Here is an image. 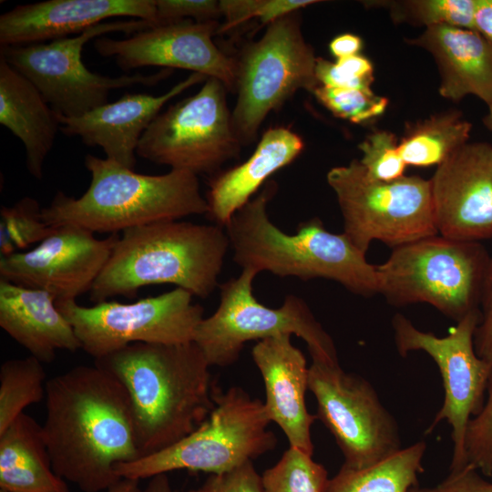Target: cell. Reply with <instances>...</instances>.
<instances>
[{"mask_svg":"<svg viewBox=\"0 0 492 492\" xmlns=\"http://www.w3.org/2000/svg\"><path fill=\"white\" fill-rule=\"evenodd\" d=\"M43 436L53 469L82 492L107 491L115 466L139 457L129 398L97 365H78L47 380Z\"/></svg>","mask_w":492,"mask_h":492,"instance_id":"cell-1","label":"cell"},{"mask_svg":"<svg viewBox=\"0 0 492 492\" xmlns=\"http://www.w3.org/2000/svg\"><path fill=\"white\" fill-rule=\"evenodd\" d=\"M95 364L115 375L128 393L139 457L192 433L214 407L217 386L195 342L136 343Z\"/></svg>","mask_w":492,"mask_h":492,"instance_id":"cell-2","label":"cell"},{"mask_svg":"<svg viewBox=\"0 0 492 492\" xmlns=\"http://www.w3.org/2000/svg\"><path fill=\"white\" fill-rule=\"evenodd\" d=\"M277 190L274 180L267 181L224 227L233 261L258 273L304 282L323 278L358 295L378 293L376 265L343 232L329 231L315 217L301 222L295 234H287L270 220L267 207Z\"/></svg>","mask_w":492,"mask_h":492,"instance_id":"cell-3","label":"cell"},{"mask_svg":"<svg viewBox=\"0 0 492 492\" xmlns=\"http://www.w3.org/2000/svg\"><path fill=\"white\" fill-rule=\"evenodd\" d=\"M230 247L217 224L166 220L122 231L89 299L95 304L114 296L132 298L144 286L175 284L193 296L209 297L218 286Z\"/></svg>","mask_w":492,"mask_h":492,"instance_id":"cell-4","label":"cell"},{"mask_svg":"<svg viewBox=\"0 0 492 492\" xmlns=\"http://www.w3.org/2000/svg\"><path fill=\"white\" fill-rule=\"evenodd\" d=\"M84 165L90 173L87 190L79 198L57 192L42 209L49 227L77 226L92 232L118 233L153 222L179 220L206 214L198 176L170 169L163 175L140 174L91 154Z\"/></svg>","mask_w":492,"mask_h":492,"instance_id":"cell-5","label":"cell"},{"mask_svg":"<svg viewBox=\"0 0 492 492\" xmlns=\"http://www.w3.org/2000/svg\"><path fill=\"white\" fill-rule=\"evenodd\" d=\"M490 260L480 241L422 238L394 248L376 265L378 293L395 306L431 304L458 322L479 309Z\"/></svg>","mask_w":492,"mask_h":492,"instance_id":"cell-6","label":"cell"},{"mask_svg":"<svg viewBox=\"0 0 492 492\" xmlns=\"http://www.w3.org/2000/svg\"><path fill=\"white\" fill-rule=\"evenodd\" d=\"M215 405L192 433L157 453L115 466L121 478L141 480L179 469L221 474L276 447L264 403L238 386L214 393Z\"/></svg>","mask_w":492,"mask_h":492,"instance_id":"cell-7","label":"cell"},{"mask_svg":"<svg viewBox=\"0 0 492 492\" xmlns=\"http://www.w3.org/2000/svg\"><path fill=\"white\" fill-rule=\"evenodd\" d=\"M251 269L220 285V304L197 327L194 341L210 366L235 363L244 344L282 333L294 334L307 344L312 360L338 363L332 337L301 297L289 294L278 308L258 302Z\"/></svg>","mask_w":492,"mask_h":492,"instance_id":"cell-8","label":"cell"},{"mask_svg":"<svg viewBox=\"0 0 492 492\" xmlns=\"http://www.w3.org/2000/svg\"><path fill=\"white\" fill-rule=\"evenodd\" d=\"M130 18L103 22L82 33L46 43L0 47V57L29 79L59 116L77 118L108 103L111 90L136 85L153 86L169 69L152 75L110 77L90 71L82 60L84 46L111 32L135 34L154 26Z\"/></svg>","mask_w":492,"mask_h":492,"instance_id":"cell-9","label":"cell"},{"mask_svg":"<svg viewBox=\"0 0 492 492\" xmlns=\"http://www.w3.org/2000/svg\"><path fill=\"white\" fill-rule=\"evenodd\" d=\"M326 180L343 220V233L364 253L374 241L396 248L438 234L431 180L370 178L359 159L332 168Z\"/></svg>","mask_w":492,"mask_h":492,"instance_id":"cell-10","label":"cell"},{"mask_svg":"<svg viewBox=\"0 0 492 492\" xmlns=\"http://www.w3.org/2000/svg\"><path fill=\"white\" fill-rule=\"evenodd\" d=\"M316 58L302 32L300 11L271 23L260 39L242 47L235 57L237 98L231 110L241 145L254 142L265 118L298 89L313 93L320 86Z\"/></svg>","mask_w":492,"mask_h":492,"instance_id":"cell-11","label":"cell"},{"mask_svg":"<svg viewBox=\"0 0 492 492\" xmlns=\"http://www.w3.org/2000/svg\"><path fill=\"white\" fill-rule=\"evenodd\" d=\"M227 88L208 77L200 89L159 113L141 137L137 155L158 165L210 174L240 156Z\"/></svg>","mask_w":492,"mask_h":492,"instance_id":"cell-12","label":"cell"},{"mask_svg":"<svg viewBox=\"0 0 492 492\" xmlns=\"http://www.w3.org/2000/svg\"><path fill=\"white\" fill-rule=\"evenodd\" d=\"M181 288L132 303L102 302L91 307L56 301L81 349L95 360L136 343L179 344L194 341L204 310Z\"/></svg>","mask_w":492,"mask_h":492,"instance_id":"cell-13","label":"cell"},{"mask_svg":"<svg viewBox=\"0 0 492 492\" xmlns=\"http://www.w3.org/2000/svg\"><path fill=\"white\" fill-rule=\"evenodd\" d=\"M480 316L479 309L469 313L444 337L417 329L403 314L396 313L392 319L398 353L405 356L410 352L423 351L438 366L445 397L426 433L442 420L450 425L453 442L450 471L467 465L465 446L467 425L484 405V395L492 374V365L475 350L474 335Z\"/></svg>","mask_w":492,"mask_h":492,"instance_id":"cell-14","label":"cell"},{"mask_svg":"<svg viewBox=\"0 0 492 492\" xmlns=\"http://www.w3.org/2000/svg\"><path fill=\"white\" fill-rule=\"evenodd\" d=\"M308 389L316 399L317 418L343 455V466L365 468L403 448L394 416L364 378L346 373L339 363L313 360Z\"/></svg>","mask_w":492,"mask_h":492,"instance_id":"cell-15","label":"cell"},{"mask_svg":"<svg viewBox=\"0 0 492 492\" xmlns=\"http://www.w3.org/2000/svg\"><path fill=\"white\" fill-rule=\"evenodd\" d=\"M118 237L97 239L77 226L56 227L31 251L2 256L1 279L47 292L56 301L76 300L90 291Z\"/></svg>","mask_w":492,"mask_h":492,"instance_id":"cell-16","label":"cell"},{"mask_svg":"<svg viewBox=\"0 0 492 492\" xmlns=\"http://www.w3.org/2000/svg\"><path fill=\"white\" fill-rule=\"evenodd\" d=\"M220 24L217 20L179 22L154 26L124 39L97 37L96 51L114 57L125 71L143 67L190 70L220 80L234 92L236 60L213 41Z\"/></svg>","mask_w":492,"mask_h":492,"instance_id":"cell-17","label":"cell"},{"mask_svg":"<svg viewBox=\"0 0 492 492\" xmlns=\"http://www.w3.org/2000/svg\"><path fill=\"white\" fill-rule=\"evenodd\" d=\"M430 180L438 234L468 241L492 238V145L467 142Z\"/></svg>","mask_w":492,"mask_h":492,"instance_id":"cell-18","label":"cell"},{"mask_svg":"<svg viewBox=\"0 0 492 492\" xmlns=\"http://www.w3.org/2000/svg\"><path fill=\"white\" fill-rule=\"evenodd\" d=\"M157 26L155 0H47L18 5L0 15L1 46L46 43L77 36L112 17Z\"/></svg>","mask_w":492,"mask_h":492,"instance_id":"cell-19","label":"cell"},{"mask_svg":"<svg viewBox=\"0 0 492 492\" xmlns=\"http://www.w3.org/2000/svg\"><path fill=\"white\" fill-rule=\"evenodd\" d=\"M207 77L192 73L160 96L125 94L77 118L58 116L60 131L78 137L87 146L100 147L109 159L134 169L137 149L144 132L164 105L190 87L204 83Z\"/></svg>","mask_w":492,"mask_h":492,"instance_id":"cell-20","label":"cell"},{"mask_svg":"<svg viewBox=\"0 0 492 492\" xmlns=\"http://www.w3.org/2000/svg\"><path fill=\"white\" fill-rule=\"evenodd\" d=\"M292 334L282 333L258 341L251 357L264 383V406L271 422L285 434L290 446L313 456L311 428L317 418L305 404L309 367Z\"/></svg>","mask_w":492,"mask_h":492,"instance_id":"cell-21","label":"cell"},{"mask_svg":"<svg viewBox=\"0 0 492 492\" xmlns=\"http://www.w3.org/2000/svg\"><path fill=\"white\" fill-rule=\"evenodd\" d=\"M406 42L434 57L443 97L459 101L473 95L492 105V44L477 31L437 25Z\"/></svg>","mask_w":492,"mask_h":492,"instance_id":"cell-22","label":"cell"},{"mask_svg":"<svg viewBox=\"0 0 492 492\" xmlns=\"http://www.w3.org/2000/svg\"><path fill=\"white\" fill-rule=\"evenodd\" d=\"M303 149L302 138L290 128H268L248 159L210 177L205 197L207 217L213 224L224 228L231 217L265 185L267 179L291 164Z\"/></svg>","mask_w":492,"mask_h":492,"instance_id":"cell-23","label":"cell"},{"mask_svg":"<svg viewBox=\"0 0 492 492\" xmlns=\"http://www.w3.org/2000/svg\"><path fill=\"white\" fill-rule=\"evenodd\" d=\"M0 327L30 355L51 363L57 351L76 352L81 344L47 292L0 280Z\"/></svg>","mask_w":492,"mask_h":492,"instance_id":"cell-24","label":"cell"},{"mask_svg":"<svg viewBox=\"0 0 492 492\" xmlns=\"http://www.w3.org/2000/svg\"><path fill=\"white\" fill-rule=\"evenodd\" d=\"M0 123L21 140L29 173L42 179L44 161L60 130L58 116L37 87L2 57Z\"/></svg>","mask_w":492,"mask_h":492,"instance_id":"cell-25","label":"cell"},{"mask_svg":"<svg viewBox=\"0 0 492 492\" xmlns=\"http://www.w3.org/2000/svg\"><path fill=\"white\" fill-rule=\"evenodd\" d=\"M0 490L70 492L53 469L42 425L26 413L0 434Z\"/></svg>","mask_w":492,"mask_h":492,"instance_id":"cell-26","label":"cell"},{"mask_svg":"<svg viewBox=\"0 0 492 492\" xmlns=\"http://www.w3.org/2000/svg\"><path fill=\"white\" fill-rule=\"evenodd\" d=\"M472 125L456 110L409 124L398 143L406 166H439L467 143Z\"/></svg>","mask_w":492,"mask_h":492,"instance_id":"cell-27","label":"cell"},{"mask_svg":"<svg viewBox=\"0 0 492 492\" xmlns=\"http://www.w3.org/2000/svg\"><path fill=\"white\" fill-rule=\"evenodd\" d=\"M425 448V443L419 441L365 468L343 465L330 478L327 492H409L424 471Z\"/></svg>","mask_w":492,"mask_h":492,"instance_id":"cell-28","label":"cell"},{"mask_svg":"<svg viewBox=\"0 0 492 492\" xmlns=\"http://www.w3.org/2000/svg\"><path fill=\"white\" fill-rule=\"evenodd\" d=\"M43 363L30 355L10 359L0 367V434L32 404L46 397V378Z\"/></svg>","mask_w":492,"mask_h":492,"instance_id":"cell-29","label":"cell"},{"mask_svg":"<svg viewBox=\"0 0 492 492\" xmlns=\"http://www.w3.org/2000/svg\"><path fill=\"white\" fill-rule=\"evenodd\" d=\"M264 492H327L330 478L313 456L290 446L261 475Z\"/></svg>","mask_w":492,"mask_h":492,"instance_id":"cell-30","label":"cell"},{"mask_svg":"<svg viewBox=\"0 0 492 492\" xmlns=\"http://www.w3.org/2000/svg\"><path fill=\"white\" fill-rule=\"evenodd\" d=\"M395 23L425 28L447 25L475 31L476 0H404L382 2Z\"/></svg>","mask_w":492,"mask_h":492,"instance_id":"cell-31","label":"cell"},{"mask_svg":"<svg viewBox=\"0 0 492 492\" xmlns=\"http://www.w3.org/2000/svg\"><path fill=\"white\" fill-rule=\"evenodd\" d=\"M42 209L38 201L30 197L19 200L13 206L1 207V257L41 242L55 231V228L45 223Z\"/></svg>","mask_w":492,"mask_h":492,"instance_id":"cell-32","label":"cell"},{"mask_svg":"<svg viewBox=\"0 0 492 492\" xmlns=\"http://www.w3.org/2000/svg\"><path fill=\"white\" fill-rule=\"evenodd\" d=\"M313 94L334 116L354 124L380 117L388 106L386 97L359 89L318 86Z\"/></svg>","mask_w":492,"mask_h":492,"instance_id":"cell-33","label":"cell"},{"mask_svg":"<svg viewBox=\"0 0 492 492\" xmlns=\"http://www.w3.org/2000/svg\"><path fill=\"white\" fill-rule=\"evenodd\" d=\"M317 0H221V16L218 34L227 32L251 19L257 18L262 25H270L291 13L317 4Z\"/></svg>","mask_w":492,"mask_h":492,"instance_id":"cell-34","label":"cell"},{"mask_svg":"<svg viewBox=\"0 0 492 492\" xmlns=\"http://www.w3.org/2000/svg\"><path fill=\"white\" fill-rule=\"evenodd\" d=\"M396 136L386 130L369 134L359 145V159L367 175L380 181H394L404 177L405 163L403 160Z\"/></svg>","mask_w":492,"mask_h":492,"instance_id":"cell-35","label":"cell"},{"mask_svg":"<svg viewBox=\"0 0 492 492\" xmlns=\"http://www.w3.org/2000/svg\"><path fill=\"white\" fill-rule=\"evenodd\" d=\"M487 391L481 411L468 423L465 446L467 464L492 477V374Z\"/></svg>","mask_w":492,"mask_h":492,"instance_id":"cell-36","label":"cell"},{"mask_svg":"<svg viewBox=\"0 0 492 492\" xmlns=\"http://www.w3.org/2000/svg\"><path fill=\"white\" fill-rule=\"evenodd\" d=\"M323 80L330 87L374 92V67L366 56L360 54L339 58L326 67Z\"/></svg>","mask_w":492,"mask_h":492,"instance_id":"cell-37","label":"cell"},{"mask_svg":"<svg viewBox=\"0 0 492 492\" xmlns=\"http://www.w3.org/2000/svg\"><path fill=\"white\" fill-rule=\"evenodd\" d=\"M157 26L193 20L206 22L221 16L220 1L215 0H155Z\"/></svg>","mask_w":492,"mask_h":492,"instance_id":"cell-38","label":"cell"},{"mask_svg":"<svg viewBox=\"0 0 492 492\" xmlns=\"http://www.w3.org/2000/svg\"><path fill=\"white\" fill-rule=\"evenodd\" d=\"M188 492H264L261 476L252 461L230 471L210 475L204 483Z\"/></svg>","mask_w":492,"mask_h":492,"instance_id":"cell-39","label":"cell"},{"mask_svg":"<svg viewBox=\"0 0 492 492\" xmlns=\"http://www.w3.org/2000/svg\"><path fill=\"white\" fill-rule=\"evenodd\" d=\"M409 492H492V482L484 479L479 471L467 464L459 470L450 471L440 483L430 487H412Z\"/></svg>","mask_w":492,"mask_h":492,"instance_id":"cell-40","label":"cell"},{"mask_svg":"<svg viewBox=\"0 0 492 492\" xmlns=\"http://www.w3.org/2000/svg\"><path fill=\"white\" fill-rule=\"evenodd\" d=\"M481 316L474 335L477 354L492 365V257L481 298Z\"/></svg>","mask_w":492,"mask_h":492,"instance_id":"cell-41","label":"cell"},{"mask_svg":"<svg viewBox=\"0 0 492 492\" xmlns=\"http://www.w3.org/2000/svg\"><path fill=\"white\" fill-rule=\"evenodd\" d=\"M362 48L363 39L351 33L338 35L329 44V50L336 59L358 55Z\"/></svg>","mask_w":492,"mask_h":492,"instance_id":"cell-42","label":"cell"},{"mask_svg":"<svg viewBox=\"0 0 492 492\" xmlns=\"http://www.w3.org/2000/svg\"><path fill=\"white\" fill-rule=\"evenodd\" d=\"M475 31L492 44V0H476Z\"/></svg>","mask_w":492,"mask_h":492,"instance_id":"cell-43","label":"cell"},{"mask_svg":"<svg viewBox=\"0 0 492 492\" xmlns=\"http://www.w3.org/2000/svg\"><path fill=\"white\" fill-rule=\"evenodd\" d=\"M141 492H176L172 489L167 474L152 477Z\"/></svg>","mask_w":492,"mask_h":492,"instance_id":"cell-44","label":"cell"},{"mask_svg":"<svg viewBox=\"0 0 492 492\" xmlns=\"http://www.w3.org/2000/svg\"><path fill=\"white\" fill-rule=\"evenodd\" d=\"M138 482L135 479L121 478L106 492H141Z\"/></svg>","mask_w":492,"mask_h":492,"instance_id":"cell-45","label":"cell"},{"mask_svg":"<svg viewBox=\"0 0 492 492\" xmlns=\"http://www.w3.org/2000/svg\"><path fill=\"white\" fill-rule=\"evenodd\" d=\"M483 122L487 128L492 132V105L487 107V113L484 117Z\"/></svg>","mask_w":492,"mask_h":492,"instance_id":"cell-46","label":"cell"},{"mask_svg":"<svg viewBox=\"0 0 492 492\" xmlns=\"http://www.w3.org/2000/svg\"><path fill=\"white\" fill-rule=\"evenodd\" d=\"M0 492H5V491L0 490Z\"/></svg>","mask_w":492,"mask_h":492,"instance_id":"cell-47","label":"cell"}]
</instances>
